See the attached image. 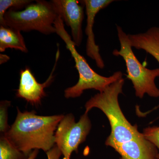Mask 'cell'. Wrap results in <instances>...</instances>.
<instances>
[{
    "instance_id": "cell-3",
    "label": "cell",
    "mask_w": 159,
    "mask_h": 159,
    "mask_svg": "<svg viewBox=\"0 0 159 159\" xmlns=\"http://www.w3.org/2000/svg\"><path fill=\"white\" fill-rule=\"evenodd\" d=\"M56 33L65 43L66 48L70 52L75 63V67L79 74V80L75 85L68 88L65 90L66 98H74L80 97L84 91L94 89L102 93L114 82L122 78L121 71L114 73L109 77H103L91 68L85 57L78 53L76 45L72 37L66 31L63 21L57 16L54 23Z\"/></svg>"
},
{
    "instance_id": "cell-16",
    "label": "cell",
    "mask_w": 159,
    "mask_h": 159,
    "mask_svg": "<svg viewBox=\"0 0 159 159\" xmlns=\"http://www.w3.org/2000/svg\"><path fill=\"white\" fill-rule=\"evenodd\" d=\"M143 135L146 140L153 144L159 150L157 159H159V126L148 127L143 130Z\"/></svg>"
},
{
    "instance_id": "cell-7",
    "label": "cell",
    "mask_w": 159,
    "mask_h": 159,
    "mask_svg": "<svg viewBox=\"0 0 159 159\" xmlns=\"http://www.w3.org/2000/svg\"><path fill=\"white\" fill-rule=\"evenodd\" d=\"M57 16L71 28L72 39L76 46L81 45L83 39L82 24L84 18L82 1L52 0L50 1Z\"/></svg>"
},
{
    "instance_id": "cell-18",
    "label": "cell",
    "mask_w": 159,
    "mask_h": 159,
    "mask_svg": "<svg viewBox=\"0 0 159 159\" xmlns=\"http://www.w3.org/2000/svg\"><path fill=\"white\" fill-rule=\"evenodd\" d=\"M38 152V149H34V150L32 151V152L30 154L29 157L27 159H35Z\"/></svg>"
},
{
    "instance_id": "cell-19",
    "label": "cell",
    "mask_w": 159,
    "mask_h": 159,
    "mask_svg": "<svg viewBox=\"0 0 159 159\" xmlns=\"http://www.w3.org/2000/svg\"><path fill=\"white\" fill-rule=\"evenodd\" d=\"M9 59V56H7L6 55H4V54H1V64L3 63L6 62V61H8Z\"/></svg>"
},
{
    "instance_id": "cell-13",
    "label": "cell",
    "mask_w": 159,
    "mask_h": 159,
    "mask_svg": "<svg viewBox=\"0 0 159 159\" xmlns=\"http://www.w3.org/2000/svg\"><path fill=\"white\" fill-rule=\"evenodd\" d=\"M29 156L26 155L15 147L4 135L1 136L0 159H27Z\"/></svg>"
},
{
    "instance_id": "cell-15",
    "label": "cell",
    "mask_w": 159,
    "mask_h": 159,
    "mask_svg": "<svg viewBox=\"0 0 159 159\" xmlns=\"http://www.w3.org/2000/svg\"><path fill=\"white\" fill-rule=\"evenodd\" d=\"M10 105V102L8 101H2L1 102L0 105V131L2 135H5L9 130L8 126V114L7 109Z\"/></svg>"
},
{
    "instance_id": "cell-9",
    "label": "cell",
    "mask_w": 159,
    "mask_h": 159,
    "mask_svg": "<svg viewBox=\"0 0 159 159\" xmlns=\"http://www.w3.org/2000/svg\"><path fill=\"white\" fill-rule=\"evenodd\" d=\"M115 1L113 0H84L82 1L86 8L87 25L85 32L87 36L86 54L88 56L95 61L97 66L102 69L105 67L104 61L99 53V46L95 42V35L93 31L95 18L100 10L105 9Z\"/></svg>"
},
{
    "instance_id": "cell-5",
    "label": "cell",
    "mask_w": 159,
    "mask_h": 159,
    "mask_svg": "<svg viewBox=\"0 0 159 159\" xmlns=\"http://www.w3.org/2000/svg\"><path fill=\"white\" fill-rule=\"evenodd\" d=\"M57 17L51 2L35 1L22 11L11 9L4 19L6 26L20 31H39L43 34L56 33L54 23Z\"/></svg>"
},
{
    "instance_id": "cell-17",
    "label": "cell",
    "mask_w": 159,
    "mask_h": 159,
    "mask_svg": "<svg viewBox=\"0 0 159 159\" xmlns=\"http://www.w3.org/2000/svg\"><path fill=\"white\" fill-rule=\"evenodd\" d=\"M48 159H59L61 153L56 145L54 147L47 152Z\"/></svg>"
},
{
    "instance_id": "cell-2",
    "label": "cell",
    "mask_w": 159,
    "mask_h": 159,
    "mask_svg": "<svg viewBox=\"0 0 159 159\" xmlns=\"http://www.w3.org/2000/svg\"><path fill=\"white\" fill-rule=\"evenodd\" d=\"M125 80L123 78L108 86L102 93L91 97L85 105V113L98 108L105 114L111 126V133L105 145L112 148L115 145L130 141L142 135L137 125H132L123 115L119 105V96L122 94Z\"/></svg>"
},
{
    "instance_id": "cell-11",
    "label": "cell",
    "mask_w": 159,
    "mask_h": 159,
    "mask_svg": "<svg viewBox=\"0 0 159 159\" xmlns=\"http://www.w3.org/2000/svg\"><path fill=\"white\" fill-rule=\"evenodd\" d=\"M128 35L132 48L144 50L152 55L159 64L158 27H152L144 33Z\"/></svg>"
},
{
    "instance_id": "cell-1",
    "label": "cell",
    "mask_w": 159,
    "mask_h": 159,
    "mask_svg": "<svg viewBox=\"0 0 159 159\" xmlns=\"http://www.w3.org/2000/svg\"><path fill=\"white\" fill-rule=\"evenodd\" d=\"M13 124L4 135L27 156L33 149L48 152L54 146L55 133L64 116H40L34 111L22 112L17 108Z\"/></svg>"
},
{
    "instance_id": "cell-10",
    "label": "cell",
    "mask_w": 159,
    "mask_h": 159,
    "mask_svg": "<svg viewBox=\"0 0 159 159\" xmlns=\"http://www.w3.org/2000/svg\"><path fill=\"white\" fill-rule=\"evenodd\" d=\"M120 159H157V148L143 135L113 147Z\"/></svg>"
},
{
    "instance_id": "cell-8",
    "label": "cell",
    "mask_w": 159,
    "mask_h": 159,
    "mask_svg": "<svg viewBox=\"0 0 159 159\" xmlns=\"http://www.w3.org/2000/svg\"><path fill=\"white\" fill-rule=\"evenodd\" d=\"M59 55L58 47L54 68L48 78L42 84L38 82L31 70L28 67L21 70L20 72L19 86L16 91V97L25 99L33 106L40 104L42 99L46 96L45 89L48 86L53 80V73L56 68Z\"/></svg>"
},
{
    "instance_id": "cell-14",
    "label": "cell",
    "mask_w": 159,
    "mask_h": 159,
    "mask_svg": "<svg viewBox=\"0 0 159 159\" xmlns=\"http://www.w3.org/2000/svg\"><path fill=\"white\" fill-rule=\"evenodd\" d=\"M33 2L31 0H0V25L6 26L4 16L7 9H14L17 10L25 8Z\"/></svg>"
},
{
    "instance_id": "cell-6",
    "label": "cell",
    "mask_w": 159,
    "mask_h": 159,
    "mask_svg": "<svg viewBox=\"0 0 159 159\" xmlns=\"http://www.w3.org/2000/svg\"><path fill=\"white\" fill-rule=\"evenodd\" d=\"M91 127V121L86 113L77 122L72 114L64 116L55 133V143L63 159H70L72 152H77L79 145L85 141Z\"/></svg>"
},
{
    "instance_id": "cell-12",
    "label": "cell",
    "mask_w": 159,
    "mask_h": 159,
    "mask_svg": "<svg viewBox=\"0 0 159 159\" xmlns=\"http://www.w3.org/2000/svg\"><path fill=\"white\" fill-rule=\"evenodd\" d=\"M8 48L19 50L24 53L28 52L21 31L7 26H0V52H4Z\"/></svg>"
},
{
    "instance_id": "cell-4",
    "label": "cell",
    "mask_w": 159,
    "mask_h": 159,
    "mask_svg": "<svg viewBox=\"0 0 159 159\" xmlns=\"http://www.w3.org/2000/svg\"><path fill=\"white\" fill-rule=\"evenodd\" d=\"M120 43V50L113 51L115 56H121L125 61L127 77L133 84L136 97L142 98L145 94L154 98L159 97V89L156 85L155 80L159 77V68L150 70L142 65L132 50L128 35L120 26H117Z\"/></svg>"
}]
</instances>
